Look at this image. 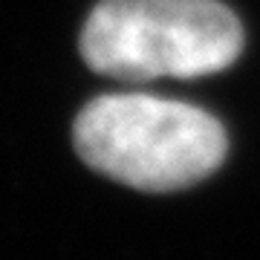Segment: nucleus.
<instances>
[{
    "label": "nucleus",
    "instance_id": "obj_1",
    "mask_svg": "<svg viewBox=\"0 0 260 260\" xmlns=\"http://www.w3.org/2000/svg\"><path fill=\"white\" fill-rule=\"evenodd\" d=\"M75 150L104 177L162 194L197 185L223 165L229 139L200 107L156 95H102L75 119Z\"/></svg>",
    "mask_w": 260,
    "mask_h": 260
},
{
    "label": "nucleus",
    "instance_id": "obj_2",
    "mask_svg": "<svg viewBox=\"0 0 260 260\" xmlns=\"http://www.w3.org/2000/svg\"><path fill=\"white\" fill-rule=\"evenodd\" d=\"M240 49V20L217 0H102L81 32L87 67L119 81L211 75Z\"/></svg>",
    "mask_w": 260,
    "mask_h": 260
}]
</instances>
